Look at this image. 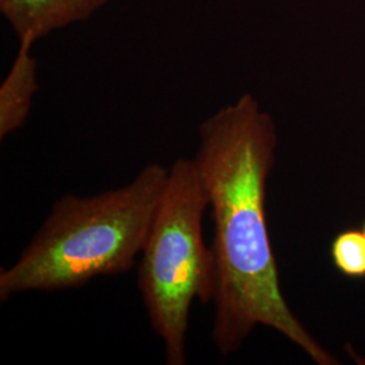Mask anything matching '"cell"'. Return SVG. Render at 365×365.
I'll use <instances>...</instances> for the list:
<instances>
[{"mask_svg": "<svg viewBox=\"0 0 365 365\" xmlns=\"http://www.w3.org/2000/svg\"><path fill=\"white\" fill-rule=\"evenodd\" d=\"M330 255L339 272L353 279L365 277V233L359 229L341 232L331 244Z\"/></svg>", "mask_w": 365, "mask_h": 365, "instance_id": "6", "label": "cell"}, {"mask_svg": "<svg viewBox=\"0 0 365 365\" xmlns=\"http://www.w3.org/2000/svg\"><path fill=\"white\" fill-rule=\"evenodd\" d=\"M207 209L209 194L195 158H178L170 167L138 267L145 310L163 339L168 365L187 364L192 303L207 304L215 297V261L203 238Z\"/></svg>", "mask_w": 365, "mask_h": 365, "instance_id": "3", "label": "cell"}, {"mask_svg": "<svg viewBox=\"0 0 365 365\" xmlns=\"http://www.w3.org/2000/svg\"><path fill=\"white\" fill-rule=\"evenodd\" d=\"M363 230H364V233H365V223H364V226H363Z\"/></svg>", "mask_w": 365, "mask_h": 365, "instance_id": "7", "label": "cell"}, {"mask_svg": "<svg viewBox=\"0 0 365 365\" xmlns=\"http://www.w3.org/2000/svg\"><path fill=\"white\" fill-rule=\"evenodd\" d=\"M276 148L272 118L248 93L199 126L194 158L214 222L211 339L222 356H229L261 325L283 334L317 364H339L291 312L280 288L267 221V184Z\"/></svg>", "mask_w": 365, "mask_h": 365, "instance_id": "1", "label": "cell"}, {"mask_svg": "<svg viewBox=\"0 0 365 365\" xmlns=\"http://www.w3.org/2000/svg\"><path fill=\"white\" fill-rule=\"evenodd\" d=\"M170 168L148 164L133 182L98 195L63 196L22 250L0 269V300L66 291L133 269L141 255Z\"/></svg>", "mask_w": 365, "mask_h": 365, "instance_id": "2", "label": "cell"}, {"mask_svg": "<svg viewBox=\"0 0 365 365\" xmlns=\"http://www.w3.org/2000/svg\"><path fill=\"white\" fill-rule=\"evenodd\" d=\"M33 41L21 39L13 68L0 87V138L4 140L26 122L33 96L38 91L37 63L31 57Z\"/></svg>", "mask_w": 365, "mask_h": 365, "instance_id": "5", "label": "cell"}, {"mask_svg": "<svg viewBox=\"0 0 365 365\" xmlns=\"http://www.w3.org/2000/svg\"><path fill=\"white\" fill-rule=\"evenodd\" d=\"M110 0H0V11L21 39L36 42L54 30L86 21Z\"/></svg>", "mask_w": 365, "mask_h": 365, "instance_id": "4", "label": "cell"}]
</instances>
